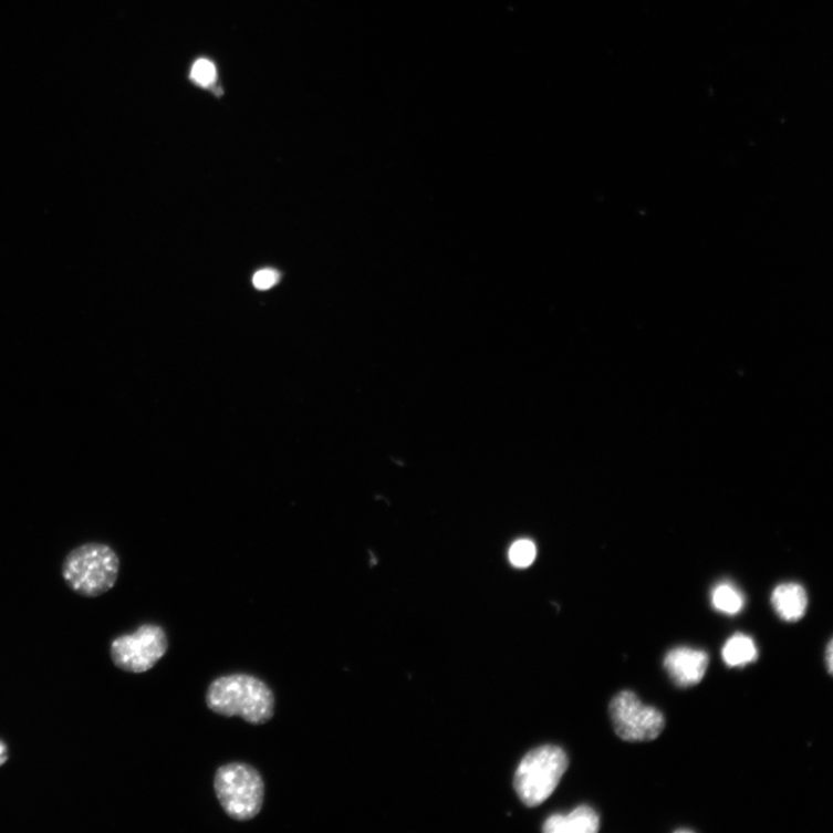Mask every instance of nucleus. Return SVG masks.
Segmentation results:
<instances>
[{
	"mask_svg": "<svg viewBox=\"0 0 833 833\" xmlns=\"http://www.w3.org/2000/svg\"><path fill=\"white\" fill-rule=\"evenodd\" d=\"M206 702L214 714L260 726L274 716L275 698L271 688L259 677L232 674L216 678L209 686Z\"/></svg>",
	"mask_w": 833,
	"mask_h": 833,
	"instance_id": "f257e3e1",
	"label": "nucleus"
},
{
	"mask_svg": "<svg viewBox=\"0 0 833 833\" xmlns=\"http://www.w3.org/2000/svg\"><path fill=\"white\" fill-rule=\"evenodd\" d=\"M118 574L117 553L112 546L98 542L73 549L62 566L65 584L72 592L85 597H97L113 590Z\"/></svg>",
	"mask_w": 833,
	"mask_h": 833,
	"instance_id": "f03ea898",
	"label": "nucleus"
},
{
	"mask_svg": "<svg viewBox=\"0 0 833 833\" xmlns=\"http://www.w3.org/2000/svg\"><path fill=\"white\" fill-rule=\"evenodd\" d=\"M214 789L222 811L235 821L248 822L262 812L265 784L254 767L240 762L220 767L214 778Z\"/></svg>",
	"mask_w": 833,
	"mask_h": 833,
	"instance_id": "7ed1b4c3",
	"label": "nucleus"
},
{
	"mask_svg": "<svg viewBox=\"0 0 833 833\" xmlns=\"http://www.w3.org/2000/svg\"><path fill=\"white\" fill-rule=\"evenodd\" d=\"M569 768L566 752L555 746H543L528 752L516 775L514 789L527 806H538L559 788Z\"/></svg>",
	"mask_w": 833,
	"mask_h": 833,
	"instance_id": "20e7f679",
	"label": "nucleus"
},
{
	"mask_svg": "<svg viewBox=\"0 0 833 833\" xmlns=\"http://www.w3.org/2000/svg\"><path fill=\"white\" fill-rule=\"evenodd\" d=\"M610 715L616 736L625 742L653 741L666 727L663 712L644 704L629 690L621 691L612 699Z\"/></svg>",
	"mask_w": 833,
	"mask_h": 833,
	"instance_id": "39448f33",
	"label": "nucleus"
},
{
	"mask_svg": "<svg viewBox=\"0 0 833 833\" xmlns=\"http://www.w3.org/2000/svg\"><path fill=\"white\" fill-rule=\"evenodd\" d=\"M168 650L166 631L157 624H144L134 634L117 637L111 646L114 665L126 673L153 669Z\"/></svg>",
	"mask_w": 833,
	"mask_h": 833,
	"instance_id": "423d86ee",
	"label": "nucleus"
},
{
	"mask_svg": "<svg viewBox=\"0 0 833 833\" xmlns=\"http://www.w3.org/2000/svg\"><path fill=\"white\" fill-rule=\"evenodd\" d=\"M710 656L701 649L676 647L665 658V668L678 687H694L700 684L708 671Z\"/></svg>",
	"mask_w": 833,
	"mask_h": 833,
	"instance_id": "0eeeda50",
	"label": "nucleus"
},
{
	"mask_svg": "<svg viewBox=\"0 0 833 833\" xmlns=\"http://www.w3.org/2000/svg\"><path fill=\"white\" fill-rule=\"evenodd\" d=\"M600 816L590 805H579L568 815L554 814L549 818L543 831L546 833H596Z\"/></svg>",
	"mask_w": 833,
	"mask_h": 833,
	"instance_id": "6e6552de",
	"label": "nucleus"
},
{
	"mask_svg": "<svg viewBox=\"0 0 833 833\" xmlns=\"http://www.w3.org/2000/svg\"><path fill=\"white\" fill-rule=\"evenodd\" d=\"M771 603L782 621L798 622L805 615L808 596L801 585L782 584L773 591Z\"/></svg>",
	"mask_w": 833,
	"mask_h": 833,
	"instance_id": "1a4fd4ad",
	"label": "nucleus"
},
{
	"mask_svg": "<svg viewBox=\"0 0 833 833\" xmlns=\"http://www.w3.org/2000/svg\"><path fill=\"white\" fill-rule=\"evenodd\" d=\"M759 658L752 638L743 634L731 636L722 648V659L728 667H743Z\"/></svg>",
	"mask_w": 833,
	"mask_h": 833,
	"instance_id": "9d476101",
	"label": "nucleus"
},
{
	"mask_svg": "<svg viewBox=\"0 0 833 833\" xmlns=\"http://www.w3.org/2000/svg\"><path fill=\"white\" fill-rule=\"evenodd\" d=\"M712 605L719 613L735 616L743 610L745 597L733 585L720 584L712 593Z\"/></svg>",
	"mask_w": 833,
	"mask_h": 833,
	"instance_id": "9b49d317",
	"label": "nucleus"
},
{
	"mask_svg": "<svg viewBox=\"0 0 833 833\" xmlns=\"http://www.w3.org/2000/svg\"><path fill=\"white\" fill-rule=\"evenodd\" d=\"M537 546L532 541H517L510 549V561L513 566L525 569L534 563Z\"/></svg>",
	"mask_w": 833,
	"mask_h": 833,
	"instance_id": "f8f14e48",
	"label": "nucleus"
},
{
	"mask_svg": "<svg viewBox=\"0 0 833 833\" xmlns=\"http://www.w3.org/2000/svg\"><path fill=\"white\" fill-rule=\"evenodd\" d=\"M217 77L215 65L208 60H198L191 70V80L200 86L211 85Z\"/></svg>",
	"mask_w": 833,
	"mask_h": 833,
	"instance_id": "ddd939ff",
	"label": "nucleus"
},
{
	"mask_svg": "<svg viewBox=\"0 0 833 833\" xmlns=\"http://www.w3.org/2000/svg\"><path fill=\"white\" fill-rule=\"evenodd\" d=\"M278 282H280V273L273 269L260 270L252 277V284L260 291L269 290Z\"/></svg>",
	"mask_w": 833,
	"mask_h": 833,
	"instance_id": "4468645a",
	"label": "nucleus"
},
{
	"mask_svg": "<svg viewBox=\"0 0 833 833\" xmlns=\"http://www.w3.org/2000/svg\"><path fill=\"white\" fill-rule=\"evenodd\" d=\"M832 660H833V645H832V641H830L825 650V662H826L827 671L830 675H832V669H833Z\"/></svg>",
	"mask_w": 833,
	"mask_h": 833,
	"instance_id": "2eb2a0df",
	"label": "nucleus"
},
{
	"mask_svg": "<svg viewBox=\"0 0 833 833\" xmlns=\"http://www.w3.org/2000/svg\"><path fill=\"white\" fill-rule=\"evenodd\" d=\"M9 760L8 747L4 742L0 741V767L4 766Z\"/></svg>",
	"mask_w": 833,
	"mask_h": 833,
	"instance_id": "dca6fc26",
	"label": "nucleus"
},
{
	"mask_svg": "<svg viewBox=\"0 0 833 833\" xmlns=\"http://www.w3.org/2000/svg\"><path fill=\"white\" fill-rule=\"evenodd\" d=\"M676 832H693V831L688 829H681V830H677Z\"/></svg>",
	"mask_w": 833,
	"mask_h": 833,
	"instance_id": "f3484780",
	"label": "nucleus"
}]
</instances>
